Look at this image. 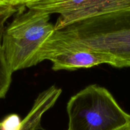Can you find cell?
Listing matches in <instances>:
<instances>
[{
    "mask_svg": "<svg viewBox=\"0 0 130 130\" xmlns=\"http://www.w3.org/2000/svg\"><path fill=\"white\" fill-rule=\"evenodd\" d=\"M67 30L84 45L111 57L115 67H130V8L76 22Z\"/></svg>",
    "mask_w": 130,
    "mask_h": 130,
    "instance_id": "6da1fadb",
    "label": "cell"
},
{
    "mask_svg": "<svg viewBox=\"0 0 130 130\" xmlns=\"http://www.w3.org/2000/svg\"><path fill=\"white\" fill-rule=\"evenodd\" d=\"M12 71L5 58L4 52L0 46V99L5 96L11 82Z\"/></svg>",
    "mask_w": 130,
    "mask_h": 130,
    "instance_id": "52a82bcc",
    "label": "cell"
},
{
    "mask_svg": "<svg viewBox=\"0 0 130 130\" xmlns=\"http://www.w3.org/2000/svg\"><path fill=\"white\" fill-rule=\"evenodd\" d=\"M20 8L21 7H17L13 5L0 6V46H1L2 44L3 35L5 29V23L11 16L19 12Z\"/></svg>",
    "mask_w": 130,
    "mask_h": 130,
    "instance_id": "ba28073f",
    "label": "cell"
},
{
    "mask_svg": "<svg viewBox=\"0 0 130 130\" xmlns=\"http://www.w3.org/2000/svg\"><path fill=\"white\" fill-rule=\"evenodd\" d=\"M67 111V130H115L130 121V115L112 94L98 85H90L72 96Z\"/></svg>",
    "mask_w": 130,
    "mask_h": 130,
    "instance_id": "3957f363",
    "label": "cell"
},
{
    "mask_svg": "<svg viewBox=\"0 0 130 130\" xmlns=\"http://www.w3.org/2000/svg\"><path fill=\"white\" fill-rule=\"evenodd\" d=\"M21 121L19 115L10 114L0 122V130H19Z\"/></svg>",
    "mask_w": 130,
    "mask_h": 130,
    "instance_id": "9c48e42d",
    "label": "cell"
},
{
    "mask_svg": "<svg viewBox=\"0 0 130 130\" xmlns=\"http://www.w3.org/2000/svg\"><path fill=\"white\" fill-rule=\"evenodd\" d=\"M129 123H128V124H126V125L123 126L121 127V128H118V129H115V130H128V125H129Z\"/></svg>",
    "mask_w": 130,
    "mask_h": 130,
    "instance_id": "7c38bea8",
    "label": "cell"
},
{
    "mask_svg": "<svg viewBox=\"0 0 130 130\" xmlns=\"http://www.w3.org/2000/svg\"><path fill=\"white\" fill-rule=\"evenodd\" d=\"M6 5H13V6H14L13 5L11 0H0V6H6Z\"/></svg>",
    "mask_w": 130,
    "mask_h": 130,
    "instance_id": "30bf717a",
    "label": "cell"
},
{
    "mask_svg": "<svg viewBox=\"0 0 130 130\" xmlns=\"http://www.w3.org/2000/svg\"><path fill=\"white\" fill-rule=\"evenodd\" d=\"M128 130H130V121H129V125H128Z\"/></svg>",
    "mask_w": 130,
    "mask_h": 130,
    "instance_id": "4fadbf2b",
    "label": "cell"
},
{
    "mask_svg": "<svg viewBox=\"0 0 130 130\" xmlns=\"http://www.w3.org/2000/svg\"><path fill=\"white\" fill-rule=\"evenodd\" d=\"M50 60L54 71H74L107 63L115 67L109 56L96 52L71 38L62 30H55L42 46L40 61Z\"/></svg>",
    "mask_w": 130,
    "mask_h": 130,
    "instance_id": "277c9868",
    "label": "cell"
},
{
    "mask_svg": "<svg viewBox=\"0 0 130 130\" xmlns=\"http://www.w3.org/2000/svg\"><path fill=\"white\" fill-rule=\"evenodd\" d=\"M22 1V0H11L13 5L15 6H17V7H21L20 5H21Z\"/></svg>",
    "mask_w": 130,
    "mask_h": 130,
    "instance_id": "8fae6325",
    "label": "cell"
},
{
    "mask_svg": "<svg viewBox=\"0 0 130 130\" xmlns=\"http://www.w3.org/2000/svg\"><path fill=\"white\" fill-rule=\"evenodd\" d=\"M20 6L59 14L55 29L112 11L130 8V0H22Z\"/></svg>",
    "mask_w": 130,
    "mask_h": 130,
    "instance_id": "5b68a950",
    "label": "cell"
},
{
    "mask_svg": "<svg viewBox=\"0 0 130 130\" xmlns=\"http://www.w3.org/2000/svg\"><path fill=\"white\" fill-rule=\"evenodd\" d=\"M20 9L5 27L1 44L12 72L40 63L42 46L55 30V25L50 22V14L33 9L26 11Z\"/></svg>",
    "mask_w": 130,
    "mask_h": 130,
    "instance_id": "7a4b0ae2",
    "label": "cell"
},
{
    "mask_svg": "<svg viewBox=\"0 0 130 130\" xmlns=\"http://www.w3.org/2000/svg\"><path fill=\"white\" fill-rule=\"evenodd\" d=\"M61 93L62 90L55 86L41 93L36 99L31 110L22 120L19 130L41 129V121L43 114L54 105Z\"/></svg>",
    "mask_w": 130,
    "mask_h": 130,
    "instance_id": "8992f818",
    "label": "cell"
}]
</instances>
